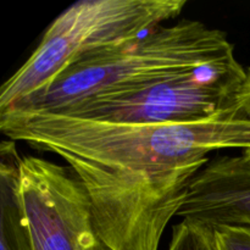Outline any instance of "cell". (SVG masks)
<instances>
[{"mask_svg":"<svg viewBox=\"0 0 250 250\" xmlns=\"http://www.w3.org/2000/svg\"><path fill=\"white\" fill-rule=\"evenodd\" d=\"M0 129L11 141L60 156L92 200L95 221H133L146 208L186 190L224 149L250 148L242 109L204 122L137 125L9 110Z\"/></svg>","mask_w":250,"mask_h":250,"instance_id":"obj_1","label":"cell"},{"mask_svg":"<svg viewBox=\"0 0 250 250\" xmlns=\"http://www.w3.org/2000/svg\"><path fill=\"white\" fill-rule=\"evenodd\" d=\"M233 54L225 32L182 20L158 27L137 41L81 56L46 87L9 110L66 115L83 103L136 90L173 71Z\"/></svg>","mask_w":250,"mask_h":250,"instance_id":"obj_2","label":"cell"},{"mask_svg":"<svg viewBox=\"0 0 250 250\" xmlns=\"http://www.w3.org/2000/svg\"><path fill=\"white\" fill-rule=\"evenodd\" d=\"M186 0H81L44 32L28 60L2 84L0 112L53 82L77 59L97 49L142 38L146 29L175 19Z\"/></svg>","mask_w":250,"mask_h":250,"instance_id":"obj_3","label":"cell"},{"mask_svg":"<svg viewBox=\"0 0 250 250\" xmlns=\"http://www.w3.org/2000/svg\"><path fill=\"white\" fill-rule=\"evenodd\" d=\"M247 70L229 55L173 71L138 89L83 103L65 116L137 125L204 122L241 109Z\"/></svg>","mask_w":250,"mask_h":250,"instance_id":"obj_4","label":"cell"},{"mask_svg":"<svg viewBox=\"0 0 250 250\" xmlns=\"http://www.w3.org/2000/svg\"><path fill=\"white\" fill-rule=\"evenodd\" d=\"M19 190L33 250H112L98 232L89 194L68 167L21 156Z\"/></svg>","mask_w":250,"mask_h":250,"instance_id":"obj_5","label":"cell"},{"mask_svg":"<svg viewBox=\"0 0 250 250\" xmlns=\"http://www.w3.org/2000/svg\"><path fill=\"white\" fill-rule=\"evenodd\" d=\"M177 216L211 229L250 226V164L244 156L210 160L190 181Z\"/></svg>","mask_w":250,"mask_h":250,"instance_id":"obj_6","label":"cell"},{"mask_svg":"<svg viewBox=\"0 0 250 250\" xmlns=\"http://www.w3.org/2000/svg\"><path fill=\"white\" fill-rule=\"evenodd\" d=\"M0 246L1 250H33L19 190L20 156L15 141L0 146Z\"/></svg>","mask_w":250,"mask_h":250,"instance_id":"obj_7","label":"cell"},{"mask_svg":"<svg viewBox=\"0 0 250 250\" xmlns=\"http://www.w3.org/2000/svg\"><path fill=\"white\" fill-rule=\"evenodd\" d=\"M187 189L175 193L146 208L134 221L117 250H159L161 237L172 217L177 216L186 199Z\"/></svg>","mask_w":250,"mask_h":250,"instance_id":"obj_8","label":"cell"},{"mask_svg":"<svg viewBox=\"0 0 250 250\" xmlns=\"http://www.w3.org/2000/svg\"><path fill=\"white\" fill-rule=\"evenodd\" d=\"M168 250H217L214 229L193 220H182L172 227Z\"/></svg>","mask_w":250,"mask_h":250,"instance_id":"obj_9","label":"cell"},{"mask_svg":"<svg viewBox=\"0 0 250 250\" xmlns=\"http://www.w3.org/2000/svg\"><path fill=\"white\" fill-rule=\"evenodd\" d=\"M217 250H250V226L214 229Z\"/></svg>","mask_w":250,"mask_h":250,"instance_id":"obj_10","label":"cell"},{"mask_svg":"<svg viewBox=\"0 0 250 250\" xmlns=\"http://www.w3.org/2000/svg\"><path fill=\"white\" fill-rule=\"evenodd\" d=\"M238 100L242 111H243V114L246 115L247 119L250 121V67L247 68V77L243 85H242L241 92H239ZM242 155H243L244 159L250 164V148L244 150Z\"/></svg>","mask_w":250,"mask_h":250,"instance_id":"obj_11","label":"cell"}]
</instances>
